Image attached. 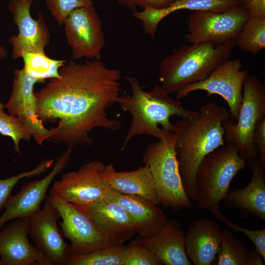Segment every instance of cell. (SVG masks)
<instances>
[{"label":"cell","instance_id":"1","mask_svg":"<svg viewBox=\"0 0 265 265\" xmlns=\"http://www.w3.org/2000/svg\"><path fill=\"white\" fill-rule=\"evenodd\" d=\"M52 79L34 91L37 114L43 122L58 121L59 132L50 139L72 149L88 148L89 133L97 128L116 131L121 121L109 118L106 109L116 103L121 91V73L101 60L83 63L70 60Z\"/></svg>","mask_w":265,"mask_h":265},{"label":"cell","instance_id":"2","mask_svg":"<svg viewBox=\"0 0 265 265\" xmlns=\"http://www.w3.org/2000/svg\"><path fill=\"white\" fill-rule=\"evenodd\" d=\"M230 117L225 107L211 102L197 113L181 118L175 124V149L185 190L196 201L195 176L198 166L208 154L225 144L223 121Z\"/></svg>","mask_w":265,"mask_h":265},{"label":"cell","instance_id":"3","mask_svg":"<svg viewBox=\"0 0 265 265\" xmlns=\"http://www.w3.org/2000/svg\"><path fill=\"white\" fill-rule=\"evenodd\" d=\"M132 94L119 95L117 103L124 111L130 112L132 122L120 150L124 151L130 141L135 136L146 134L161 140L175 133V124L170 117H191L197 111L186 109L179 100L170 97L161 85L156 84L152 89L143 90L135 77L126 76Z\"/></svg>","mask_w":265,"mask_h":265},{"label":"cell","instance_id":"4","mask_svg":"<svg viewBox=\"0 0 265 265\" xmlns=\"http://www.w3.org/2000/svg\"><path fill=\"white\" fill-rule=\"evenodd\" d=\"M236 46V38L219 44L207 42L181 45L160 63L159 79L161 87L170 95L203 80L229 59Z\"/></svg>","mask_w":265,"mask_h":265},{"label":"cell","instance_id":"5","mask_svg":"<svg viewBox=\"0 0 265 265\" xmlns=\"http://www.w3.org/2000/svg\"><path fill=\"white\" fill-rule=\"evenodd\" d=\"M245 165L246 160L237 148L227 143L207 155L195 176L198 207L210 211L215 217L220 213V204L228 193L232 181Z\"/></svg>","mask_w":265,"mask_h":265},{"label":"cell","instance_id":"6","mask_svg":"<svg viewBox=\"0 0 265 265\" xmlns=\"http://www.w3.org/2000/svg\"><path fill=\"white\" fill-rule=\"evenodd\" d=\"M174 133L148 144L143 161L149 167L160 204L174 210L189 209L190 198L182 182L177 158Z\"/></svg>","mask_w":265,"mask_h":265},{"label":"cell","instance_id":"7","mask_svg":"<svg viewBox=\"0 0 265 265\" xmlns=\"http://www.w3.org/2000/svg\"><path fill=\"white\" fill-rule=\"evenodd\" d=\"M242 102L238 120L228 117L223 123L224 138L236 147L246 161L258 157L253 135L257 123L265 117V85L254 74L248 75L243 84Z\"/></svg>","mask_w":265,"mask_h":265},{"label":"cell","instance_id":"8","mask_svg":"<svg viewBox=\"0 0 265 265\" xmlns=\"http://www.w3.org/2000/svg\"><path fill=\"white\" fill-rule=\"evenodd\" d=\"M57 210L63 236L71 244L72 254L88 253L110 246L123 245L109 236L84 208L56 195L48 197Z\"/></svg>","mask_w":265,"mask_h":265},{"label":"cell","instance_id":"9","mask_svg":"<svg viewBox=\"0 0 265 265\" xmlns=\"http://www.w3.org/2000/svg\"><path fill=\"white\" fill-rule=\"evenodd\" d=\"M105 165L94 160L83 164L77 171L64 173L54 182L50 194L84 208L105 198L112 189L102 177Z\"/></svg>","mask_w":265,"mask_h":265},{"label":"cell","instance_id":"10","mask_svg":"<svg viewBox=\"0 0 265 265\" xmlns=\"http://www.w3.org/2000/svg\"><path fill=\"white\" fill-rule=\"evenodd\" d=\"M249 17L243 5L222 12L194 11L188 18L185 38L190 44L222 43L236 38Z\"/></svg>","mask_w":265,"mask_h":265},{"label":"cell","instance_id":"11","mask_svg":"<svg viewBox=\"0 0 265 265\" xmlns=\"http://www.w3.org/2000/svg\"><path fill=\"white\" fill-rule=\"evenodd\" d=\"M63 25L74 61L101 59L106 41L101 20L93 4L73 10Z\"/></svg>","mask_w":265,"mask_h":265},{"label":"cell","instance_id":"12","mask_svg":"<svg viewBox=\"0 0 265 265\" xmlns=\"http://www.w3.org/2000/svg\"><path fill=\"white\" fill-rule=\"evenodd\" d=\"M242 64L238 59H228L214 70L205 79L190 84L176 94L177 100L186 98L190 93L205 91L208 96L217 94L227 103L230 117L233 122L237 121L242 99V89L249 71L242 70Z\"/></svg>","mask_w":265,"mask_h":265},{"label":"cell","instance_id":"13","mask_svg":"<svg viewBox=\"0 0 265 265\" xmlns=\"http://www.w3.org/2000/svg\"><path fill=\"white\" fill-rule=\"evenodd\" d=\"M45 81L29 76L24 68L14 72L12 89L5 106L9 114L16 117L30 133L36 143L43 142L57 134L60 127L48 129L37 114V106L34 87L36 83Z\"/></svg>","mask_w":265,"mask_h":265},{"label":"cell","instance_id":"14","mask_svg":"<svg viewBox=\"0 0 265 265\" xmlns=\"http://www.w3.org/2000/svg\"><path fill=\"white\" fill-rule=\"evenodd\" d=\"M59 213L48 197L42 208L30 216L28 235L50 265H67L72 254L57 225Z\"/></svg>","mask_w":265,"mask_h":265},{"label":"cell","instance_id":"15","mask_svg":"<svg viewBox=\"0 0 265 265\" xmlns=\"http://www.w3.org/2000/svg\"><path fill=\"white\" fill-rule=\"evenodd\" d=\"M33 0H10L9 11L16 25L18 34L11 35L8 42L12 45V58L17 59L24 53H45L50 42L51 34L44 16L40 13L34 19L30 10Z\"/></svg>","mask_w":265,"mask_h":265},{"label":"cell","instance_id":"16","mask_svg":"<svg viewBox=\"0 0 265 265\" xmlns=\"http://www.w3.org/2000/svg\"><path fill=\"white\" fill-rule=\"evenodd\" d=\"M73 149L68 148L57 158L51 171L43 179L34 180L24 185L20 191L11 195L0 216V229L9 221L17 218L30 216L39 211L42 202L46 199V193L53 179L67 166Z\"/></svg>","mask_w":265,"mask_h":265},{"label":"cell","instance_id":"17","mask_svg":"<svg viewBox=\"0 0 265 265\" xmlns=\"http://www.w3.org/2000/svg\"><path fill=\"white\" fill-rule=\"evenodd\" d=\"M29 216L17 218L0 232V265H50L28 239Z\"/></svg>","mask_w":265,"mask_h":265},{"label":"cell","instance_id":"18","mask_svg":"<svg viewBox=\"0 0 265 265\" xmlns=\"http://www.w3.org/2000/svg\"><path fill=\"white\" fill-rule=\"evenodd\" d=\"M246 165L252 172L251 179L243 188L229 191L223 199L225 205L237 209L243 218L253 217L265 220V164L259 157L247 160Z\"/></svg>","mask_w":265,"mask_h":265},{"label":"cell","instance_id":"19","mask_svg":"<svg viewBox=\"0 0 265 265\" xmlns=\"http://www.w3.org/2000/svg\"><path fill=\"white\" fill-rule=\"evenodd\" d=\"M220 225L213 219L200 218L186 233L185 247L194 265H210L215 260L221 241Z\"/></svg>","mask_w":265,"mask_h":265},{"label":"cell","instance_id":"20","mask_svg":"<svg viewBox=\"0 0 265 265\" xmlns=\"http://www.w3.org/2000/svg\"><path fill=\"white\" fill-rule=\"evenodd\" d=\"M186 232L181 223L168 220L163 227L149 237L138 236L136 239L165 265H192L185 247Z\"/></svg>","mask_w":265,"mask_h":265},{"label":"cell","instance_id":"21","mask_svg":"<svg viewBox=\"0 0 265 265\" xmlns=\"http://www.w3.org/2000/svg\"><path fill=\"white\" fill-rule=\"evenodd\" d=\"M105 198L118 203L129 212L140 237L154 235L168 220L158 205L140 196L124 194L112 188Z\"/></svg>","mask_w":265,"mask_h":265},{"label":"cell","instance_id":"22","mask_svg":"<svg viewBox=\"0 0 265 265\" xmlns=\"http://www.w3.org/2000/svg\"><path fill=\"white\" fill-rule=\"evenodd\" d=\"M102 178L111 188L121 193L140 196L157 205L160 204L155 183L147 165L131 171H117L111 164L105 165Z\"/></svg>","mask_w":265,"mask_h":265},{"label":"cell","instance_id":"23","mask_svg":"<svg viewBox=\"0 0 265 265\" xmlns=\"http://www.w3.org/2000/svg\"><path fill=\"white\" fill-rule=\"evenodd\" d=\"M84 209L109 236L121 244L137 233L129 212L113 200L101 199Z\"/></svg>","mask_w":265,"mask_h":265},{"label":"cell","instance_id":"24","mask_svg":"<svg viewBox=\"0 0 265 265\" xmlns=\"http://www.w3.org/2000/svg\"><path fill=\"white\" fill-rule=\"evenodd\" d=\"M241 5L238 0H175L162 9L150 8L134 11L133 17L140 21L145 34L154 37L159 23L167 16L180 10L222 12Z\"/></svg>","mask_w":265,"mask_h":265},{"label":"cell","instance_id":"25","mask_svg":"<svg viewBox=\"0 0 265 265\" xmlns=\"http://www.w3.org/2000/svg\"><path fill=\"white\" fill-rule=\"evenodd\" d=\"M217 265H263V259L254 247L247 248L227 229L221 230Z\"/></svg>","mask_w":265,"mask_h":265},{"label":"cell","instance_id":"26","mask_svg":"<svg viewBox=\"0 0 265 265\" xmlns=\"http://www.w3.org/2000/svg\"><path fill=\"white\" fill-rule=\"evenodd\" d=\"M126 245H118L88 253L72 254L67 265H124Z\"/></svg>","mask_w":265,"mask_h":265},{"label":"cell","instance_id":"27","mask_svg":"<svg viewBox=\"0 0 265 265\" xmlns=\"http://www.w3.org/2000/svg\"><path fill=\"white\" fill-rule=\"evenodd\" d=\"M21 57L26 72L44 81L48 79L59 78V69L67 62L65 60L51 58L46 53H24Z\"/></svg>","mask_w":265,"mask_h":265},{"label":"cell","instance_id":"28","mask_svg":"<svg viewBox=\"0 0 265 265\" xmlns=\"http://www.w3.org/2000/svg\"><path fill=\"white\" fill-rule=\"evenodd\" d=\"M241 50L257 54L265 48V17H249L236 38Z\"/></svg>","mask_w":265,"mask_h":265},{"label":"cell","instance_id":"29","mask_svg":"<svg viewBox=\"0 0 265 265\" xmlns=\"http://www.w3.org/2000/svg\"><path fill=\"white\" fill-rule=\"evenodd\" d=\"M4 107L0 101V134L11 138L15 150L20 155V141H29L32 137L16 117L3 111Z\"/></svg>","mask_w":265,"mask_h":265},{"label":"cell","instance_id":"30","mask_svg":"<svg viewBox=\"0 0 265 265\" xmlns=\"http://www.w3.org/2000/svg\"><path fill=\"white\" fill-rule=\"evenodd\" d=\"M53 160L50 159H43L35 168L24 171L5 179H0V211L7 203L11 192L17 183L24 178H30L46 172L50 168Z\"/></svg>","mask_w":265,"mask_h":265},{"label":"cell","instance_id":"31","mask_svg":"<svg viewBox=\"0 0 265 265\" xmlns=\"http://www.w3.org/2000/svg\"><path fill=\"white\" fill-rule=\"evenodd\" d=\"M124 265H162L161 262L136 239L126 245Z\"/></svg>","mask_w":265,"mask_h":265},{"label":"cell","instance_id":"32","mask_svg":"<svg viewBox=\"0 0 265 265\" xmlns=\"http://www.w3.org/2000/svg\"><path fill=\"white\" fill-rule=\"evenodd\" d=\"M48 9L59 25L62 26L75 9L93 4L91 0H46Z\"/></svg>","mask_w":265,"mask_h":265},{"label":"cell","instance_id":"33","mask_svg":"<svg viewBox=\"0 0 265 265\" xmlns=\"http://www.w3.org/2000/svg\"><path fill=\"white\" fill-rule=\"evenodd\" d=\"M224 223L230 229L244 234L254 244L255 248L260 254L264 261L265 260V228L252 230L241 227L226 218L221 212L216 216Z\"/></svg>","mask_w":265,"mask_h":265},{"label":"cell","instance_id":"34","mask_svg":"<svg viewBox=\"0 0 265 265\" xmlns=\"http://www.w3.org/2000/svg\"><path fill=\"white\" fill-rule=\"evenodd\" d=\"M253 141L261 162L265 164V117L257 123L253 133Z\"/></svg>","mask_w":265,"mask_h":265},{"label":"cell","instance_id":"35","mask_svg":"<svg viewBox=\"0 0 265 265\" xmlns=\"http://www.w3.org/2000/svg\"><path fill=\"white\" fill-rule=\"evenodd\" d=\"M245 6L250 17H265V0H251Z\"/></svg>","mask_w":265,"mask_h":265},{"label":"cell","instance_id":"36","mask_svg":"<svg viewBox=\"0 0 265 265\" xmlns=\"http://www.w3.org/2000/svg\"><path fill=\"white\" fill-rule=\"evenodd\" d=\"M175 0H134L136 6L143 9H162L169 7Z\"/></svg>","mask_w":265,"mask_h":265},{"label":"cell","instance_id":"37","mask_svg":"<svg viewBox=\"0 0 265 265\" xmlns=\"http://www.w3.org/2000/svg\"><path fill=\"white\" fill-rule=\"evenodd\" d=\"M120 5L134 11H136V6L134 0H116Z\"/></svg>","mask_w":265,"mask_h":265},{"label":"cell","instance_id":"38","mask_svg":"<svg viewBox=\"0 0 265 265\" xmlns=\"http://www.w3.org/2000/svg\"><path fill=\"white\" fill-rule=\"evenodd\" d=\"M8 55V53L5 48L0 44V60L5 58Z\"/></svg>","mask_w":265,"mask_h":265},{"label":"cell","instance_id":"39","mask_svg":"<svg viewBox=\"0 0 265 265\" xmlns=\"http://www.w3.org/2000/svg\"><path fill=\"white\" fill-rule=\"evenodd\" d=\"M243 5H246L251 0H238Z\"/></svg>","mask_w":265,"mask_h":265}]
</instances>
